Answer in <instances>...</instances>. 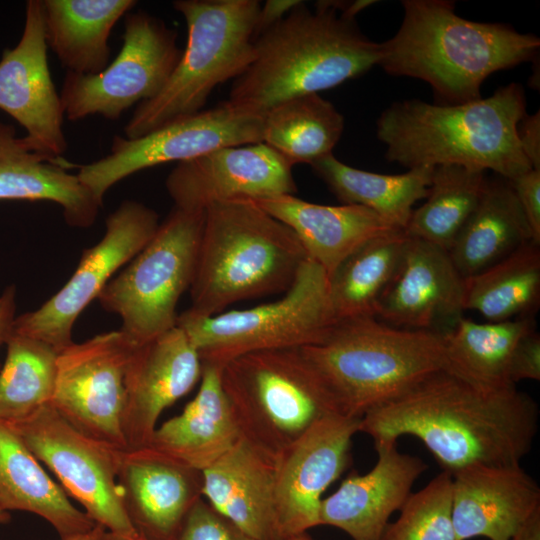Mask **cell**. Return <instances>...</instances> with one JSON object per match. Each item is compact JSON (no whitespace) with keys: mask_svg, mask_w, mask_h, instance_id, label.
<instances>
[{"mask_svg":"<svg viewBox=\"0 0 540 540\" xmlns=\"http://www.w3.org/2000/svg\"><path fill=\"white\" fill-rule=\"evenodd\" d=\"M374 444V467L363 475L351 473L320 504L319 525L336 527L353 540H380L391 515L401 509L428 468L421 458L400 452L396 441Z\"/></svg>","mask_w":540,"mask_h":540,"instance_id":"obj_22","label":"cell"},{"mask_svg":"<svg viewBox=\"0 0 540 540\" xmlns=\"http://www.w3.org/2000/svg\"><path fill=\"white\" fill-rule=\"evenodd\" d=\"M540 380V335L535 329L518 341L509 367V381L515 385L521 380Z\"/></svg>","mask_w":540,"mask_h":540,"instance_id":"obj_41","label":"cell"},{"mask_svg":"<svg viewBox=\"0 0 540 540\" xmlns=\"http://www.w3.org/2000/svg\"><path fill=\"white\" fill-rule=\"evenodd\" d=\"M200 386L183 412L156 428L152 451L192 469L203 471L241 438L221 383V367L202 363Z\"/></svg>","mask_w":540,"mask_h":540,"instance_id":"obj_27","label":"cell"},{"mask_svg":"<svg viewBox=\"0 0 540 540\" xmlns=\"http://www.w3.org/2000/svg\"><path fill=\"white\" fill-rule=\"evenodd\" d=\"M176 540H258L200 498L187 514Z\"/></svg>","mask_w":540,"mask_h":540,"instance_id":"obj_39","label":"cell"},{"mask_svg":"<svg viewBox=\"0 0 540 540\" xmlns=\"http://www.w3.org/2000/svg\"><path fill=\"white\" fill-rule=\"evenodd\" d=\"M42 0H29L17 45L0 59V109L26 131L36 151L61 156L68 148L64 112L48 66Z\"/></svg>","mask_w":540,"mask_h":540,"instance_id":"obj_18","label":"cell"},{"mask_svg":"<svg viewBox=\"0 0 540 540\" xmlns=\"http://www.w3.org/2000/svg\"><path fill=\"white\" fill-rule=\"evenodd\" d=\"M135 346L120 330L73 342L58 354L50 402L78 431L120 450L127 449L125 374Z\"/></svg>","mask_w":540,"mask_h":540,"instance_id":"obj_15","label":"cell"},{"mask_svg":"<svg viewBox=\"0 0 540 540\" xmlns=\"http://www.w3.org/2000/svg\"><path fill=\"white\" fill-rule=\"evenodd\" d=\"M408 241L404 230L376 237L351 253L328 277L334 321L374 316L396 276Z\"/></svg>","mask_w":540,"mask_h":540,"instance_id":"obj_33","label":"cell"},{"mask_svg":"<svg viewBox=\"0 0 540 540\" xmlns=\"http://www.w3.org/2000/svg\"><path fill=\"white\" fill-rule=\"evenodd\" d=\"M0 370V420L16 424L50 404L59 352L38 339L14 333Z\"/></svg>","mask_w":540,"mask_h":540,"instance_id":"obj_37","label":"cell"},{"mask_svg":"<svg viewBox=\"0 0 540 540\" xmlns=\"http://www.w3.org/2000/svg\"><path fill=\"white\" fill-rule=\"evenodd\" d=\"M276 460L244 438L202 471V494L258 540H282L276 518Z\"/></svg>","mask_w":540,"mask_h":540,"instance_id":"obj_24","label":"cell"},{"mask_svg":"<svg viewBox=\"0 0 540 540\" xmlns=\"http://www.w3.org/2000/svg\"><path fill=\"white\" fill-rule=\"evenodd\" d=\"M203 223L204 211L174 207L98 295L103 309L120 316V331L134 345L176 326V306L194 277Z\"/></svg>","mask_w":540,"mask_h":540,"instance_id":"obj_10","label":"cell"},{"mask_svg":"<svg viewBox=\"0 0 540 540\" xmlns=\"http://www.w3.org/2000/svg\"><path fill=\"white\" fill-rule=\"evenodd\" d=\"M308 540H314V539H312L311 537H309V539H308Z\"/></svg>","mask_w":540,"mask_h":540,"instance_id":"obj_50","label":"cell"},{"mask_svg":"<svg viewBox=\"0 0 540 540\" xmlns=\"http://www.w3.org/2000/svg\"><path fill=\"white\" fill-rule=\"evenodd\" d=\"M402 23L380 43L378 66L392 76L420 79L435 104L456 105L482 98L493 73L534 60L540 39L503 23L460 17L448 0H404Z\"/></svg>","mask_w":540,"mask_h":540,"instance_id":"obj_2","label":"cell"},{"mask_svg":"<svg viewBox=\"0 0 540 540\" xmlns=\"http://www.w3.org/2000/svg\"><path fill=\"white\" fill-rule=\"evenodd\" d=\"M517 139L532 169L540 170V113L525 114L517 124Z\"/></svg>","mask_w":540,"mask_h":540,"instance_id":"obj_42","label":"cell"},{"mask_svg":"<svg viewBox=\"0 0 540 540\" xmlns=\"http://www.w3.org/2000/svg\"><path fill=\"white\" fill-rule=\"evenodd\" d=\"M337 415L362 418L445 369L443 334L397 328L374 316L335 321L300 348Z\"/></svg>","mask_w":540,"mask_h":540,"instance_id":"obj_5","label":"cell"},{"mask_svg":"<svg viewBox=\"0 0 540 540\" xmlns=\"http://www.w3.org/2000/svg\"><path fill=\"white\" fill-rule=\"evenodd\" d=\"M221 383L241 437L275 459L318 420L336 414L300 348L238 356L222 366Z\"/></svg>","mask_w":540,"mask_h":540,"instance_id":"obj_8","label":"cell"},{"mask_svg":"<svg viewBox=\"0 0 540 540\" xmlns=\"http://www.w3.org/2000/svg\"><path fill=\"white\" fill-rule=\"evenodd\" d=\"M540 305V245L530 241L464 279V309L489 322L534 317Z\"/></svg>","mask_w":540,"mask_h":540,"instance_id":"obj_34","label":"cell"},{"mask_svg":"<svg viewBox=\"0 0 540 540\" xmlns=\"http://www.w3.org/2000/svg\"><path fill=\"white\" fill-rule=\"evenodd\" d=\"M159 224L158 214L146 205L122 202L107 217L103 238L83 252L68 282L38 309L16 317L12 331L58 352L72 344V327L79 314L97 299L114 273L145 247Z\"/></svg>","mask_w":540,"mask_h":540,"instance_id":"obj_14","label":"cell"},{"mask_svg":"<svg viewBox=\"0 0 540 540\" xmlns=\"http://www.w3.org/2000/svg\"><path fill=\"white\" fill-rule=\"evenodd\" d=\"M201 357L179 326L135 346L125 374L122 429L127 449L146 447L163 410L200 381Z\"/></svg>","mask_w":540,"mask_h":540,"instance_id":"obj_19","label":"cell"},{"mask_svg":"<svg viewBox=\"0 0 540 540\" xmlns=\"http://www.w3.org/2000/svg\"><path fill=\"white\" fill-rule=\"evenodd\" d=\"M536 328L534 317L477 323L461 317L444 339L445 369L491 390L514 387L509 367L518 341Z\"/></svg>","mask_w":540,"mask_h":540,"instance_id":"obj_32","label":"cell"},{"mask_svg":"<svg viewBox=\"0 0 540 540\" xmlns=\"http://www.w3.org/2000/svg\"><path fill=\"white\" fill-rule=\"evenodd\" d=\"M486 172L459 165L433 169L426 201L413 209L405 233L449 251L480 198Z\"/></svg>","mask_w":540,"mask_h":540,"instance_id":"obj_36","label":"cell"},{"mask_svg":"<svg viewBox=\"0 0 540 540\" xmlns=\"http://www.w3.org/2000/svg\"><path fill=\"white\" fill-rule=\"evenodd\" d=\"M334 322L328 276L307 258L278 300L211 316L188 309L176 325L187 334L202 363L222 368L247 353L312 345Z\"/></svg>","mask_w":540,"mask_h":540,"instance_id":"obj_9","label":"cell"},{"mask_svg":"<svg viewBox=\"0 0 540 540\" xmlns=\"http://www.w3.org/2000/svg\"><path fill=\"white\" fill-rule=\"evenodd\" d=\"M75 167L62 156L34 150L12 125L0 121V200L54 202L68 225L88 228L103 203L69 172Z\"/></svg>","mask_w":540,"mask_h":540,"instance_id":"obj_26","label":"cell"},{"mask_svg":"<svg viewBox=\"0 0 540 540\" xmlns=\"http://www.w3.org/2000/svg\"><path fill=\"white\" fill-rule=\"evenodd\" d=\"M525 114L522 85L509 83L463 104L396 101L377 119L376 136L386 159L408 169L459 165L511 180L532 169L516 134Z\"/></svg>","mask_w":540,"mask_h":540,"instance_id":"obj_4","label":"cell"},{"mask_svg":"<svg viewBox=\"0 0 540 540\" xmlns=\"http://www.w3.org/2000/svg\"><path fill=\"white\" fill-rule=\"evenodd\" d=\"M308 539H309V536L306 533H303L300 535L289 537L285 540H308Z\"/></svg>","mask_w":540,"mask_h":540,"instance_id":"obj_49","label":"cell"},{"mask_svg":"<svg viewBox=\"0 0 540 540\" xmlns=\"http://www.w3.org/2000/svg\"><path fill=\"white\" fill-rule=\"evenodd\" d=\"M530 241V227L509 180L493 174L486 176L478 203L448 252L465 279Z\"/></svg>","mask_w":540,"mask_h":540,"instance_id":"obj_29","label":"cell"},{"mask_svg":"<svg viewBox=\"0 0 540 540\" xmlns=\"http://www.w3.org/2000/svg\"><path fill=\"white\" fill-rule=\"evenodd\" d=\"M251 200L289 227L307 258L318 264L328 277L364 243L402 230L360 205H321L294 194Z\"/></svg>","mask_w":540,"mask_h":540,"instance_id":"obj_25","label":"cell"},{"mask_svg":"<svg viewBox=\"0 0 540 540\" xmlns=\"http://www.w3.org/2000/svg\"><path fill=\"white\" fill-rule=\"evenodd\" d=\"M105 531L104 527L97 524L87 532L62 538L61 540H102Z\"/></svg>","mask_w":540,"mask_h":540,"instance_id":"obj_46","label":"cell"},{"mask_svg":"<svg viewBox=\"0 0 540 540\" xmlns=\"http://www.w3.org/2000/svg\"><path fill=\"white\" fill-rule=\"evenodd\" d=\"M531 230L540 245V170L530 169L509 180Z\"/></svg>","mask_w":540,"mask_h":540,"instance_id":"obj_40","label":"cell"},{"mask_svg":"<svg viewBox=\"0 0 540 540\" xmlns=\"http://www.w3.org/2000/svg\"><path fill=\"white\" fill-rule=\"evenodd\" d=\"M464 311V278L449 252L408 236L399 270L378 301L375 317L397 328L444 335Z\"/></svg>","mask_w":540,"mask_h":540,"instance_id":"obj_20","label":"cell"},{"mask_svg":"<svg viewBox=\"0 0 540 540\" xmlns=\"http://www.w3.org/2000/svg\"><path fill=\"white\" fill-rule=\"evenodd\" d=\"M102 540H146L139 534L136 535H124V534H116L108 532L107 530L104 532Z\"/></svg>","mask_w":540,"mask_h":540,"instance_id":"obj_47","label":"cell"},{"mask_svg":"<svg viewBox=\"0 0 540 540\" xmlns=\"http://www.w3.org/2000/svg\"><path fill=\"white\" fill-rule=\"evenodd\" d=\"M11 426L39 462L54 473L66 494L83 506L90 519L111 533L138 534L126 514L117 485L120 449L84 435L51 404Z\"/></svg>","mask_w":540,"mask_h":540,"instance_id":"obj_13","label":"cell"},{"mask_svg":"<svg viewBox=\"0 0 540 540\" xmlns=\"http://www.w3.org/2000/svg\"><path fill=\"white\" fill-rule=\"evenodd\" d=\"M360 420L326 415L278 456L275 508L282 540L319 526L322 494L348 466Z\"/></svg>","mask_w":540,"mask_h":540,"instance_id":"obj_16","label":"cell"},{"mask_svg":"<svg viewBox=\"0 0 540 540\" xmlns=\"http://www.w3.org/2000/svg\"><path fill=\"white\" fill-rule=\"evenodd\" d=\"M300 0H267L261 5L255 27V38L281 21Z\"/></svg>","mask_w":540,"mask_h":540,"instance_id":"obj_43","label":"cell"},{"mask_svg":"<svg viewBox=\"0 0 540 540\" xmlns=\"http://www.w3.org/2000/svg\"><path fill=\"white\" fill-rule=\"evenodd\" d=\"M306 259L293 231L251 199L214 203L204 211L189 310L211 316L285 292Z\"/></svg>","mask_w":540,"mask_h":540,"instance_id":"obj_6","label":"cell"},{"mask_svg":"<svg viewBox=\"0 0 540 540\" xmlns=\"http://www.w3.org/2000/svg\"><path fill=\"white\" fill-rule=\"evenodd\" d=\"M15 287H7L0 295V347L6 343L15 321Z\"/></svg>","mask_w":540,"mask_h":540,"instance_id":"obj_44","label":"cell"},{"mask_svg":"<svg viewBox=\"0 0 540 540\" xmlns=\"http://www.w3.org/2000/svg\"><path fill=\"white\" fill-rule=\"evenodd\" d=\"M254 49V60L232 82L227 101L259 115L288 99L319 94L361 76L381 56L380 43L333 1H318L313 10L301 1L255 38Z\"/></svg>","mask_w":540,"mask_h":540,"instance_id":"obj_3","label":"cell"},{"mask_svg":"<svg viewBox=\"0 0 540 540\" xmlns=\"http://www.w3.org/2000/svg\"><path fill=\"white\" fill-rule=\"evenodd\" d=\"M511 540H540V510L528 520Z\"/></svg>","mask_w":540,"mask_h":540,"instance_id":"obj_45","label":"cell"},{"mask_svg":"<svg viewBox=\"0 0 540 540\" xmlns=\"http://www.w3.org/2000/svg\"><path fill=\"white\" fill-rule=\"evenodd\" d=\"M182 50L177 32L147 12H128L117 57L94 75L66 72L60 100L64 116L78 121L101 115L117 120L164 87Z\"/></svg>","mask_w":540,"mask_h":540,"instance_id":"obj_11","label":"cell"},{"mask_svg":"<svg viewBox=\"0 0 540 540\" xmlns=\"http://www.w3.org/2000/svg\"><path fill=\"white\" fill-rule=\"evenodd\" d=\"M310 166L341 203L366 207L402 230L413 205L426 198L434 169L422 166L403 174H379L351 167L333 153Z\"/></svg>","mask_w":540,"mask_h":540,"instance_id":"obj_31","label":"cell"},{"mask_svg":"<svg viewBox=\"0 0 540 540\" xmlns=\"http://www.w3.org/2000/svg\"><path fill=\"white\" fill-rule=\"evenodd\" d=\"M0 509L29 512L66 538L97 525L77 509L28 449L14 428L0 420Z\"/></svg>","mask_w":540,"mask_h":540,"instance_id":"obj_28","label":"cell"},{"mask_svg":"<svg viewBox=\"0 0 540 540\" xmlns=\"http://www.w3.org/2000/svg\"><path fill=\"white\" fill-rule=\"evenodd\" d=\"M9 519H10L9 513L0 509V524L8 522Z\"/></svg>","mask_w":540,"mask_h":540,"instance_id":"obj_48","label":"cell"},{"mask_svg":"<svg viewBox=\"0 0 540 540\" xmlns=\"http://www.w3.org/2000/svg\"><path fill=\"white\" fill-rule=\"evenodd\" d=\"M398 519L388 523L380 540H458L452 518V474L442 471L411 493Z\"/></svg>","mask_w":540,"mask_h":540,"instance_id":"obj_38","label":"cell"},{"mask_svg":"<svg viewBox=\"0 0 540 540\" xmlns=\"http://www.w3.org/2000/svg\"><path fill=\"white\" fill-rule=\"evenodd\" d=\"M257 0H177L187 42L162 90L139 103L124 127L135 139L203 110L220 84L234 81L255 57Z\"/></svg>","mask_w":540,"mask_h":540,"instance_id":"obj_7","label":"cell"},{"mask_svg":"<svg viewBox=\"0 0 540 540\" xmlns=\"http://www.w3.org/2000/svg\"><path fill=\"white\" fill-rule=\"evenodd\" d=\"M135 0H42L47 46L67 72L94 75L110 63L109 37Z\"/></svg>","mask_w":540,"mask_h":540,"instance_id":"obj_30","label":"cell"},{"mask_svg":"<svg viewBox=\"0 0 540 540\" xmlns=\"http://www.w3.org/2000/svg\"><path fill=\"white\" fill-rule=\"evenodd\" d=\"M343 131V115L318 93L288 99L263 114L262 142L292 166L331 154Z\"/></svg>","mask_w":540,"mask_h":540,"instance_id":"obj_35","label":"cell"},{"mask_svg":"<svg viewBox=\"0 0 540 540\" xmlns=\"http://www.w3.org/2000/svg\"><path fill=\"white\" fill-rule=\"evenodd\" d=\"M537 402L516 386L491 390L439 370L368 411L359 432L376 440L418 438L444 471L520 465L538 431Z\"/></svg>","mask_w":540,"mask_h":540,"instance_id":"obj_1","label":"cell"},{"mask_svg":"<svg viewBox=\"0 0 540 540\" xmlns=\"http://www.w3.org/2000/svg\"><path fill=\"white\" fill-rule=\"evenodd\" d=\"M117 485L126 514L146 540H176L194 504L202 498V472L148 447L119 453Z\"/></svg>","mask_w":540,"mask_h":540,"instance_id":"obj_21","label":"cell"},{"mask_svg":"<svg viewBox=\"0 0 540 540\" xmlns=\"http://www.w3.org/2000/svg\"><path fill=\"white\" fill-rule=\"evenodd\" d=\"M292 167L263 142L225 146L177 163L165 184L174 207L205 211L222 201L296 193Z\"/></svg>","mask_w":540,"mask_h":540,"instance_id":"obj_17","label":"cell"},{"mask_svg":"<svg viewBox=\"0 0 540 540\" xmlns=\"http://www.w3.org/2000/svg\"><path fill=\"white\" fill-rule=\"evenodd\" d=\"M540 510V487L521 465H471L452 473L458 540H511Z\"/></svg>","mask_w":540,"mask_h":540,"instance_id":"obj_23","label":"cell"},{"mask_svg":"<svg viewBox=\"0 0 540 540\" xmlns=\"http://www.w3.org/2000/svg\"><path fill=\"white\" fill-rule=\"evenodd\" d=\"M262 128L263 115L226 100L135 139L114 136L109 154L79 166L77 176L103 203L114 184L138 171L191 160L225 146L262 142Z\"/></svg>","mask_w":540,"mask_h":540,"instance_id":"obj_12","label":"cell"}]
</instances>
